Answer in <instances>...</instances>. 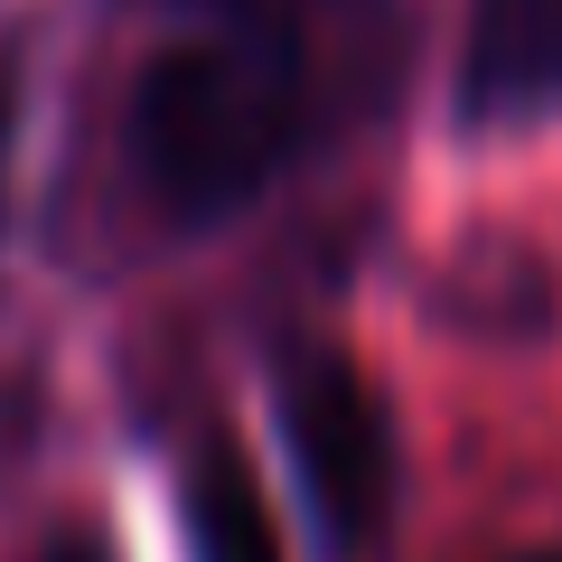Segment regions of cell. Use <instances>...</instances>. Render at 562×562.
Instances as JSON below:
<instances>
[{
	"instance_id": "cell-5",
	"label": "cell",
	"mask_w": 562,
	"mask_h": 562,
	"mask_svg": "<svg viewBox=\"0 0 562 562\" xmlns=\"http://www.w3.org/2000/svg\"><path fill=\"white\" fill-rule=\"evenodd\" d=\"M10 150H20V76L0 66V198H10Z\"/></svg>"
},
{
	"instance_id": "cell-7",
	"label": "cell",
	"mask_w": 562,
	"mask_h": 562,
	"mask_svg": "<svg viewBox=\"0 0 562 562\" xmlns=\"http://www.w3.org/2000/svg\"><path fill=\"white\" fill-rule=\"evenodd\" d=\"M506 562H562V543H543V553H506Z\"/></svg>"
},
{
	"instance_id": "cell-1",
	"label": "cell",
	"mask_w": 562,
	"mask_h": 562,
	"mask_svg": "<svg viewBox=\"0 0 562 562\" xmlns=\"http://www.w3.org/2000/svg\"><path fill=\"white\" fill-rule=\"evenodd\" d=\"M301 140V47L272 20H225L150 57L132 94V169L179 225H225Z\"/></svg>"
},
{
	"instance_id": "cell-2",
	"label": "cell",
	"mask_w": 562,
	"mask_h": 562,
	"mask_svg": "<svg viewBox=\"0 0 562 562\" xmlns=\"http://www.w3.org/2000/svg\"><path fill=\"white\" fill-rule=\"evenodd\" d=\"M272 422H281V460H291V487H301L319 553L357 562L384 535V506H394V431H384L375 384L338 347H281Z\"/></svg>"
},
{
	"instance_id": "cell-3",
	"label": "cell",
	"mask_w": 562,
	"mask_h": 562,
	"mask_svg": "<svg viewBox=\"0 0 562 562\" xmlns=\"http://www.w3.org/2000/svg\"><path fill=\"white\" fill-rule=\"evenodd\" d=\"M460 122L497 132V122L562 113V0H479L460 47Z\"/></svg>"
},
{
	"instance_id": "cell-4",
	"label": "cell",
	"mask_w": 562,
	"mask_h": 562,
	"mask_svg": "<svg viewBox=\"0 0 562 562\" xmlns=\"http://www.w3.org/2000/svg\"><path fill=\"white\" fill-rule=\"evenodd\" d=\"M179 535H188V562H281L272 516L254 497V469L225 441H198L179 460Z\"/></svg>"
},
{
	"instance_id": "cell-6",
	"label": "cell",
	"mask_w": 562,
	"mask_h": 562,
	"mask_svg": "<svg viewBox=\"0 0 562 562\" xmlns=\"http://www.w3.org/2000/svg\"><path fill=\"white\" fill-rule=\"evenodd\" d=\"M47 562H113V543H103V535H66Z\"/></svg>"
}]
</instances>
